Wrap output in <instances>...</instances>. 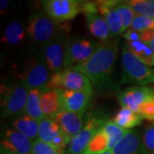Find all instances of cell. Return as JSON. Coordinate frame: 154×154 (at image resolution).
<instances>
[{
    "instance_id": "1",
    "label": "cell",
    "mask_w": 154,
    "mask_h": 154,
    "mask_svg": "<svg viewBox=\"0 0 154 154\" xmlns=\"http://www.w3.org/2000/svg\"><path fill=\"white\" fill-rule=\"evenodd\" d=\"M118 39L101 42L88 60L72 69L83 73L97 88L108 87L111 81L115 62L118 57Z\"/></svg>"
},
{
    "instance_id": "2",
    "label": "cell",
    "mask_w": 154,
    "mask_h": 154,
    "mask_svg": "<svg viewBox=\"0 0 154 154\" xmlns=\"http://www.w3.org/2000/svg\"><path fill=\"white\" fill-rule=\"evenodd\" d=\"M69 32L68 23L56 22L45 12L33 13L28 21L27 33L29 38L42 47L54 38L65 36Z\"/></svg>"
},
{
    "instance_id": "3",
    "label": "cell",
    "mask_w": 154,
    "mask_h": 154,
    "mask_svg": "<svg viewBox=\"0 0 154 154\" xmlns=\"http://www.w3.org/2000/svg\"><path fill=\"white\" fill-rule=\"evenodd\" d=\"M50 72L43 52L39 50H35L24 60L23 65L17 73V75L19 81L30 90L45 88L51 76Z\"/></svg>"
},
{
    "instance_id": "4",
    "label": "cell",
    "mask_w": 154,
    "mask_h": 154,
    "mask_svg": "<svg viewBox=\"0 0 154 154\" xmlns=\"http://www.w3.org/2000/svg\"><path fill=\"white\" fill-rule=\"evenodd\" d=\"M122 83L146 86L154 83V70L137 58L127 47L122 49Z\"/></svg>"
},
{
    "instance_id": "5",
    "label": "cell",
    "mask_w": 154,
    "mask_h": 154,
    "mask_svg": "<svg viewBox=\"0 0 154 154\" xmlns=\"http://www.w3.org/2000/svg\"><path fill=\"white\" fill-rule=\"evenodd\" d=\"M28 90L20 81L1 86V116L6 118L25 110Z\"/></svg>"
},
{
    "instance_id": "6",
    "label": "cell",
    "mask_w": 154,
    "mask_h": 154,
    "mask_svg": "<svg viewBox=\"0 0 154 154\" xmlns=\"http://www.w3.org/2000/svg\"><path fill=\"white\" fill-rule=\"evenodd\" d=\"M108 121H110L108 117L100 112H89L82 130L71 139L66 154H82L91 140Z\"/></svg>"
},
{
    "instance_id": "7",
    "label": "cell",
    "mask_w": 154,
    "mask_h": 154,
    "mask_svg": "<svg viewBox=\"0 0 154 154\" xmlns=\"http://www.w3.org/2000/svg\"><path fill=\"white\" fill-rule=\"evenodd\" d=\"M46 89L84 92L93 95V84L83 73L73 69L52 74Z\"/></svg>"
},
{
    "instance_id": "8",
    "label": "cell",
    "mask_w": 154,
    "mask_h": 154,
    "mask_svg": "<svg viewBox=\"0 0 154 154\" xmlns=\"http://www.w3.org/2000/svg\"><path fill=\"white\" fill-rule=\"evenodd\" d=\"M100 43L84 38H67L63 70L72 69L87 61Z\"/></svg>"
},
{
    "instance_id": "9",
    "label": "cell",
    "mask_w": 154,
    "mask_h": 154,
    "mask_svg": "<svg viewBox=\"0 0 154 154\" xmlns=\"http://www.w3.org/2000/svg\"><path fill=\"white\" fill-rule=\"evenodd\" d=\"M82 1L77 0H45L42 1L45 13L57 22L74 19L80 12Z\"/></svg>"
},
{
    "instance_id": "10",
    "label": "cell",
    "mask_w": 154,
    "mask_h": 154,
    "mask_svg": "<svg viewBox=\"0 0 154 154\" xmlns=\"http://www.w3.org/2000/svg\"><path fill=\"white\" fill-rule=\"evenodd\" d=\"M66 40L65 36H60L42 47L45 63L52 74L63 71Z\"/></svg>"
},
{
    "instance_id": "11",
    "label": "cell",
    "mask_w": 154,
    "mask_h": 154,
    "mask_svg": "<svg viewBox=\"0 0 154 154\" xmlns=\"http://www.w3.org/2000/svg\"><path fill=\"white\" fill-rule=\"evenodd\" d=\"M154 96V88L146 86H134L122 90L117 94L119 104L138 113L140 106Z\"/></svg>"
},
{
    "instance_id": "12",
    "label": "cell",
    "mask_w": 154,
    "mask_h": 154,
    "mask_svg": "<svg viewBox=\"0 0 154 154\" xmlns=\"http://www.w3.org/2000/svg\"><path fill=\"white\" fill-rule=\"evenodd\" d=\"M1 146L15 154H32L33 142L22 133L8 128L2 134Z\"/></svg>"
},
{
    "instance_id": "13",
    "label": "cell",
    "mask_w": 154,
    "mask_h": 154,
    "mask_svg": "<svg viewBox=\"0 0 154 154\" xmlns=\"http://www.w3.org/2000/svg\"><path fill=\"white\" fill-rule=\"evenodd\" d=\"M61 109L82 116L90 104L92 94L78 91L59 90Z\"/></svg>"
},
{
    "instance_id": "14",
    "label": "cell",
    "mask_w": 154,
    "mask_h": 154,
    "mask_svg": "<svg viewBox=\"0 0 154 154\" xmlns=\"http://www.w3.org/2000/svg\"><path fill=\"white\" fill-rule=\"evenodd\" d=\"M51 118L58 124L62 131L72 139L82 130V116L64 109H60Z\"/></svg>"
},
{
    "instance_id": "15",
    "label": "cell",
    "mask_w": 154,
    "mask_h": 154,
    "mask_svg": "<svg viewBox=\"0 0 154 154\" xmlns=\"http://www.w3.org/2000/svg\"><path fill=\"white\" fill-rule=\"evenodd\" d=\"M116 3L117 1L112 0L99 1L97 3L100 13L103 15L109 26L111 38L122 33L121 17L116 10Z\"/></svg>"
},
{
    "instance_id": "16",
    "label": "cell",
    "mask_w": 154,
    "mask_h": 154,
    "mask_svg": "<svg viewBox=\"0 0 154 154\" xmlns=\"http://www.w3.org/2000/svg\"><path fill=\"white\" fill-rule=\"evenodd\" d=\"M112 154H146L141 137L135 130H130L111 151Z\"/></svg>"
},
{
    "instance_id": "17",
    "label": "cell",
    "mask_w": 154,
    "mask_h": 154,
    "mask_svg": "<svg viewBox=\"0 0 154 154\" xmlns=\"http://www.w3.org/2000/svg\"><path fill=\"white\" fill-rule=\"evenodd\" d=\"M86 21L90 33L102 41H107L111 38L109 26L105 19L98 14L86 15Z\"/></svg>"
},
{
    "instance_id": "18",
    "label": "cell",
    "mask_w": 154,
    "mask_h": 154,
    "mask_svg": "<svg viewBox=\"0 0 154 154\" xmlns=\"http://www.w3.org/2000/svg\"><path fill=\"white\" fill-rule=\"evenodd\" d=\"M40 107L45 117H51L61 109L60 92L57 89H45L40 95Z\"/></svg>"
},
{
    "instance_id": "19",
    "label": "cell",
    "mask_w": 154,
    "mask_h": 154,
    "mask_svg": "<svg viewBox=\"0 0 154 154\" xmlns=\"http://www.w3.org/2000/svg\"><path fill=\"white\" fill-rule=\"evenodd\" d=\"M63 132L51 117H44L38 122V139L46 143L52 144Z\"/></svg>"
},
{
    "instance_id": "20",
    "label": "cell",
    "mask_w": 154,
    "mask_h": 154,
    "mask_svg": "<svg viewBox=\"0 0 154 154\" xmlns=\"http://www.w3.org/2000/svg\"><path fill=\"white\" fill-rule=\"evenodd\" d=\"M39 122L32 118L27 114L16 117L12 122L13 129L22 133L31 140L38 139V128Z\"/></svg>"
},
{
    "instance_id": "21",
    "label": "cell",
    "mask_w": 154,
    "mask_h": 154,
    "mask_svg": "<svg viewBox=\"0 0 154 154\" xmlns=\"http://www.w3.org/2000/svg\"><path fill=\"white\" fill-rule=\"evenodd\" d=\"M142 120V116L139 113L128 108L122 107L121 110H118L115 116L113 117L112 121L122 128L130 130L134 127L140 125Z\"/></svg>"
},
{
    "instance_id": "22",
    "label": "cell",
    "mask_w": 154,
    "mask_h": 154,
    "mask_svg": "<svg viewBox=\"0 0 154 154\" xmlns=\"http://www.w3.org/2000/svg\"><path fill=\"white\" fill-rule=\"evenodd\" d=\"M25 35L26 32L22 22L19 21H11L5 27L2 42L8 45H17L22 43Z\"/></svg>"
},
{
    "instance_id": "23",
    "label": "cell",
    "mask_w": 154,
    "mask_h": 154,
    "mask_svg": "<svg viewBox=\"0 0 154 154\" xmlns=\"http://www.w3.org/2000/svg\"><path fill=\"white\" fill-rule=\"evenodd\" d=\"M45 88H35L28 91V100L25 108V113L32 118L40 121L45 117L40 107V95Z\"/></svg>"
},
{
    "instance_id": "24",
    "label": "cell",
    "mask_w": 154,
    "mask_h": 154,
    "mask_svg": "<svg viewBox=\"0 0 154 154\" xmlns=\"http://www.w3.org/2000/svg\"><path fill=\"white\" fill-rule=\"evenodd\" d=\"M124 46L146 65L148 67L154 65V52L150 46L144 43L142 40L127 42Z\"/></svg>"
},
{
    "instance_id": "25",
    "label": "cell",
    "mask_w": 154,
    "mask_h": 154,
    "mask_svg": "<svg viewBox=\"0 0 154 154\" xmlns=\"http://www.w3.org/2000/svg\"><path fill=\"white\" fill-rule=\"evenodd\" d=\"M107 152H110V140L102 128L91 140L82 154H104Z\"/></svg>"
},
{
    "instance_id": "26",
    "label": "cell",
    "mask_w": 154,
    "mask_h": 154,
    "mask_svg": "<svg viewBox=\"0 0 154 154\" xmlns=\"http://www.w3.org/2000/svg\"><path fill=\"white\" fill-rule=\"evenodd\" d=\"M103 130L108 135L110 140V152L124 138L127 134L130 131L122 128L119 126H117L115 122H113V121L110 120L106 122V124L103 128Z\"/></svg>"
},
{
    "instance_id": "27",
    "label": "cell",
    "mask_w": 154,
    "mask_h": 154,
    "mask_svg": "<svg viewBox=\"0 0 154 154\" xmlns=\"http://www.w3.org/2000/svg\"><path fill=\"white\" fill-rule=\"evenodd\" d=\"M116 10L121 17L122 33H123L129 27H131L133 20L135 17V13L134 12L132 7L130 6L128 1H117Z\"/></svg>"
},
{
    "instance_id": "28",
    "label": "cell",
    "mask_w": 154,
    "mask_h": 154,
    "mask_svg": "<svg viewBox=\"0 0 154 154\" xmlns=\"http://www.w3.org/2000/svg\"><path fill=\"white\" fill-rule=\"evenodd\" d=\"M135 16L154 18V0H131L128 1Z\"/></svg>"
},
{
    "instance_id": "29",
    "label": "cell",
    "mask_w": 154,
    "mask_h": 154,
    "mask_svg": "<svg viewBox=\"0 0 154 154\" xmlns=\"http://www.w3.org/2000/svg\"><path fill=\"white\" fill-rule=\"evenodd\" d=\"M65 152H62L55 146L42 141L37 139L33 141L32 154H64Z\"/></svg>"
},
{
    "instance_id": "30",
    "label": "cell",
    "mask_w": 154,
    "mask_h": 154,
    "mask_svg": "<svg viewBox=\"0 0 154 154\" xmlns=\"http://www.w3.org/2000/svg\"><path fill=\"white\" fill-rule=\"evenodd\" d=\"M131 28L140 33L154 29V18L144 16H135L131 24Z\"/></svg>"
},
{
    "instance_id": "31",
    "label": "cell",
    "mask_w": 154,
    "mask_h": 154,
    "mask_svg": "<svg viewBox=\"0 0 154 154\" xmlns=\"http://www.w3.org/2000/svg\"><path fill=\"white\" fill-rule=\"evenodd\" d=\"M141 140L146 154H154V122L145 128Z\"/></svg>"
},
{
    "instance_id": "32",
    "label": "cell",
    "mask_w": 154,
    "mask_h": 154,
    "mask_svg": "<svg viewBox=\"0 0 154 154\" xmlns=\"http://www.w3.org/2000/svg\"><path fill=\"white\" fill-rule=\"evenodd\" d=\"M138 113L143 119L154 121V96L151 97L140 106Z\"/></svg>"
},
{
    "instance_id": "33",
    "label": "cell",
    "mask_w": 154,
    "mask_h": 154,
    "mask_svg": "<svg viewBox=\"0 0 154 154\" xmlns=\"http://www.w3.org/2000/svg\"><path fill=\"white\" fill-rule=\"evenodd\" d=\"M99 11L97 3L94 2H81L80 12H83L86 15L88 14H98Z\"/></svg>"
},
{
    "instance_id": "34",
    "label": "cell",
    "mask_w": 154,
    "mask_h": 154,
    "mask_svg": "<svg viewBox=\"0 0 154 154\" xmlns=\"http://www.w3.org/2000/svg\"><path fill=\"white\" fill-rule=\"evenodd\" d=\"M141 40L150 46L154 52V29L146 30L141 33Z\"/></svg>"
},
{
    "instance_id": "35",
    "label": "cell",
    "mask_w": 154,
    "mask_h": 154,
    "mask_svg": "<svg viewBox=\"0 0 154 154\" xmlns=\"http://www.w3.org/2000/svg\"><path fill=\"white\" fill-rule=\"evenodd\" d=\"M123 38H126L127 42L139 41V40H141V33L131 28L125 32V33L123 34Z\"/></svg>"
},
{
    "instance_id": "36",
    "label": "cell",
    "mask_w": 154,
    "mask_h": 154,
    "mask_svg": "<svg viewBox=\"0 0 154 154\" xmlns=\"http://www.w3.org/2000/svg\"><path fill=\"white\" fill-rule=\"evenodd\" d=\"M0 3H1L0 4V10H1L2 14L3 13H5V11L8 9V6L10 5V2L7 1V0H1Z\"/></svg>"
},
{
    "instance_id": "37",
    "label": "cell",
    "mask_w": 154,
    "mask_h": 154,
    "mask_svg": "<svg viewBox=\"0 0 154 154\" xmlns=\"http://www.w3.org/2000/svg\"><path fill=\"white\" fill-rule=\"evenodd\" d=\"M0 154H15L13 152H11L10 151H8L7 149H5V147L1 146V149H0Z\"/></svg>"
},
{
    "instance_id": "38",
    "label": "cell",
    "mask_w": 154,
    "mask_h": 154,
    "mask_svg": "<svg viewBox=\"0 0 154 154\" xmlns=\"http://www.w3.org/2000/svg\"><path fill=\"white\" fill-rule=\"evenodd\" d=\"M104 154H112V152H105V153Z\"/></svg>"
},
{
    "instance_id": "39",
    "label": "cell",
    "mask_w": 154,
    "mask_h": 154,
    "mask_svg": "<svg viewBox=\"0 0 154 154\" xmlns=\"http://www.w3.org/2000/svg\"><path fill=\"white\" fill-rule=\"evenodd\" d=\"M64 154H66V153H64Z\"/></svg>"
}]
</instances>
